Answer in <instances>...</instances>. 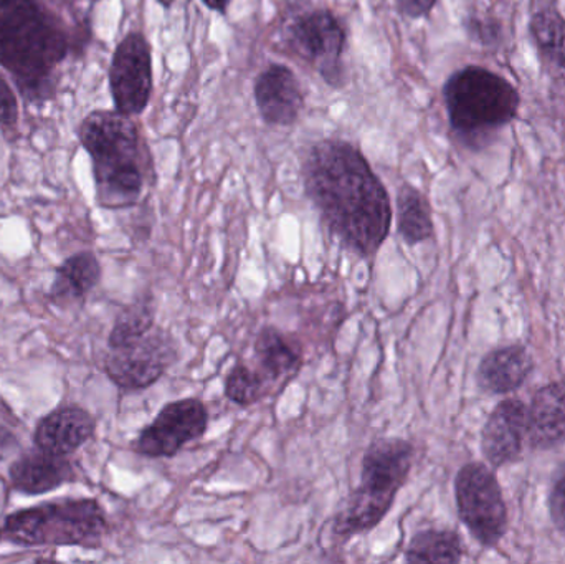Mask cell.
<instances>
[{
	"label": "cell",
	"mask_w": 565,
	"mask_h": 564,
	"mask_svg": "<svg viewBox=\"0 0 565 564\" xmlns=\"http://www.w3.org/2000/svg\"><path fill=\"white\" fill-rule=\"evenodd\" d=\"M302 185L329 234L355 257L372 258L391 234V198L364 152L341 138L309 148Z\"/></svg>",
	"instance_id": "6da1fadb"
},
{
	"label": "cell",
	"mask_w": 565,
	"mask_h": 564,
	"mask_svg": "<svg viewBox=\"0 0 565 564\" xmlns=\"http://www.w3.org/2000/svg\"><path fill=\"white\" fill-rule=\"evenodd\" d=\"M78 139L92 158L99 207H135L154 184L156 172L151 149L131 116L96 109L79 125Z\"/></svg>",
	"instance_id": "7a4b0ae2"
},
{
	"label": "cell",
	"mask_w": 565,
	"mask_h": 564,
	"mask_svg": "<svg viewBox=\"0 0 565 564\" xmlns=\"http://www.w3.org/2000/svg\"><path fill=\"white\" fill-rule=\"evenodd\" d=\"M70 53V33L35 0H19L0 13V65L29 103L55 95L53 72Z\"/></svg>",
	"instance_id": "3957f363"
},
{
	"label": "cell",
	"mask_w": 565,
	"mask_h": 564,
	"mask_svg": "<svg viewBox=\"0 0 565 564\" xmlns=\"http://www.w3.org/2000/svg\"><path fill=\"white\" fill-rule=\"evenodd\" d=\"M414 456V446L401 437H382L365 449L361 483L335 515V535L352 539L371 532L387 517L411 476Z\"/></svg>",
	"instance_id": "277c9868"
},
{
	"label": "cell",
	"mask_w": 565,
	"mask_h": 564,
	"mask_svg": "<svg viewBox=\"0 0 565 564\" xmlns=\"http://www.w3.org/2000/svg\"><path fill=\"white\" fill-rule=\"evenodd\" d=\"M7 542L33 546L99 549L109 532L108 517L96 499H62L26 507L3 520Z\"/></svg>",
	"instance_id": "5b68a950"
},
{
	"label": "cell",
	"mask_w": 565,
	"mask_h": 564,
	"mask_svg": "<svg viewBox=\"0 0 565 564\" xmlns=\"http://www.w3.org/2000/svg\"><path fill=\"white\" fill-rule=\"evenodd\" d=\"M444 99L451 129L470 145L510 125L521 103L520 93L507 78L483 66L455 72L445 83Z\"/></svg>",
	"instance_id": "8992f818"
},
{
	"label": "cell",
	"mask_w": 565,
	"mask_h": 564,
	"mask_svg": "<svg viewBox=\"0 0 565 564\" xmlns=\"http://www.w3.org/2000/svg\"><path fill=\"white\" fill-rule=\"evenodd\" d=\"M289 50L308 63L331 88L348 82L344 53L348 32L339 17L329 9H311L299 13L285 33Z\"/></svg>",
	"instance_id": "52a82bcc"
},
{
	"label": "cell",
	"mask_w": 565,
	"mask_h": 564,
	"mask_svg": "<svg viewBox=\"0 0 565 564\" xmlns=\"http://www.w3.org/2000/svg\"><path fill=\"white\" fill-rule=\"evenodd\" d=\"M458 515L473 539L497 546L508 529V509L497 476L484 464L461 467L455 479Z\"/></svg>",
	"instance_id": "ba28073f"
},
{
	"label": "cell",
	"mask_w": 565,
	"mask_h": 564,
	"mask_svg": "<svg viewBox=\"0 0 565 564\" xmlns=\"http://www.w3.org/2000/svg\"><path fill=\"white\" fill-rule=\"evenodd\" d=\"M178 360V341L171 331L154 327L145 337L109 350L103 373L118 390L136 393L158 383Z\"/></svg>",
	"instance_id": "9c48e42d"
},
{
	"label": "cell",
	"mask_w": 565,
	"mask_h": 564,
	"mask_svg": "<svg viewBox=\"0 0 565 564\" xmlns=\"http://www.w3.org/2000/svg\"><path fill=\"white\" fill-rule=\"evenodd\" d=\"M207 406L198 397L166 404L132 443V450L148 459H171L209 429Z\"/></svg>",
	"instance_id": "30bf717a"
},
{
	"label": "cell",
	"mask_w": 565,
	"mask_h": 564,
	"mask_svg": "<svg viewBox=\"0 0 565 564\" xmlns=\"http://www.w3.org/2000/svg\"><path fill=\"white\" fill-rule=\"evenodd\" d=\"M154 89L152 49L142 32H129L113 53L109 92L116 111L139 116L146 111Z\"/></svg>",
	"instance_id": "8fae6325"
},
{
	"label": "cell",
	"mask_w": 565,
	"mask_h": 564,
	"mask_svg": "<svg viewBox=\"0 0 565 564\" xmlns=\"http://www.w3.org/2000/svg\"><path fill=\"white\" fill-rule=\"evenodd\" d=\"M254 99L267 125H296L305 109V93L298 76L282 63H271L254 82Z\"/></svg>",
	"instance_id": "7c38bea8"
},
{
	"label": "cell",
	"mask_w": 565,
	"mask_h": 564,
	"mask_svg": "<svg viewBox=\"0 0 565 564\" xmlns=\"http://www.w3.org/2000/svg\"><path fill=\"white\" fill-rule=\"evenodd\" d=\"M96 419L85 407L60 404L40 417L33 429V446L55 456L70 457L95 437Z\"/></svg>",
	"instance_id": "4fadbf2b"
},
{
	"label": "cell",
	"mask_w": 565,
	"mask_h": 564,
	"mask_svg": "<svg viewBox=\"0 0 565 564\" xmlns=\"http://www.w3.org/2000/svg\"><path fill=\"white\" fill-rule=\"evenodd\" d=\"M10 487L26 497L45 496L78 480V470L68 457L45 450L20 453L9 466Z\"/></svg>",
	"instance_id": "5bb4252c"
},
{
	"label": "cell",
	"mask_w": 565,
	"mask_h": 564,
	"mask_svg": "<svg viewBox=\"0 0 565 564\" xmlns=\"http://www.w3.org/2000/svg\"><path fill=\"white\" fill-rule=\"evenodd\" d=\"M527 433V407L523 401L507 400L494 407L481 433V453L493 467L516 462Z\"/></svg>",
	"instance_id": "9a60e30c"
},
{
	"label": "cell",
	"mask_w": 565,
	"mask_h": 564,
	"mask_svg": "<svg viewBox=\"0 0 565 564\" xmlns=\"http://www.w3.org/2000/svg\"><path fill=\"white\" fill-rule=\"evenodd\" d=\"M102 275V264L95 252H76L56 267L46 300L62 310L78 307L98 287Z\"/></svg>",
	"instance_id": "2e32d148"
},
{
	"label": "cell",
	"mask_w": 565,
	"mask_h": 564,
	"mask_svg": "<svg viewBox=\"0 0 565 564\" xmlns=\"http://www.w3.org/2000/svg\"><path fill=\"white\" fill-rule=\"evenodd\" d=\"M565 437V380L547 384L527 407L526 440L533 449H551Z\"/></svg>",
	"instance_id": "e0dca14e"
},
{
	"label": "cell",
	"mask_w": 565,
	"mask_h": 564,
	"mask_svg": "<svg viewBox=\"0 0 565 564\" xmlns=\"http://www.w3.org/2000/svg\"><path fill=\"white\" fill-rule=\"evenodd\" d=\"M255 360L267 384L270 381L280 391L301 371L302 348L277 328L265 327L255 340Z\"/></svg>",
	"instance_id": "ac0fdd59"
},
{
	"label": "cell",
	"mask_w": 565,
	"mask_h": 564,
	"mask_svg": "<svg viewBox=\"0 0 565 564\" xmlns=\"http://www.w3.org/2000/svg\"><path fill=\"white\" fill-rule=\"evenodd\" d=\"M533 371V360L520 344L500 348L483 358L478 368V386L488 394H510L520 390Z\"/></svg>",
	"instance_id": "d6986e66"
},
{
	"label": "cell",
	"mask_w": 565,
	"mask_h": 564,
	"mask_svg": "<svg viewBox=\"0 0 565 564\" xmlns=\"http://www.w3.org/2000/svg\"><path fill=\"white\" fill-rule=\"evenodd\" d=\"M397 231L407 245L424 244L435 234L427 195L408 182L397 191Z\"/></svg>",
	"instance_id": "ffe728a7"
},
{
	"label": "cell",
	"mask_w": 565,
	"mask_h": 564,
	"mask_svg": "<svg viewBox=\"0 0 565 564\" xmlns=\"http://www.w3.org/2000/svg\"><path fill=\"white\" fill-rule=\"evenodd\" d=\"M460 536L451 530L428 529L417 533L405 550L407 563L457 564L463 560Z\"/></svg>",
	"instance_id": "44dd1931"
},
{
	"label": "cell",
	"mask_w": 565,
	"mask_h": 564,
	"mask_svg": "<svg viewBox=\"0 0 565 564\" xmlns=\"http://www.w3.org/2000/svg\"><path fill=\"white\" fill-rule=\"evenodd\" d=\"M156 327V301L151 294L136 297L118 315L108 337V350L125 347Z\"/></svg>",
	"instance_id": "7402d4cb"
},
{
	"label": "cell",
	"mask_w": 565,
	"mask_h": 564,
	"mask_svg": "<svg viewBox=\"0 0 565 564\" xmlns=\"http://www.w3.org/2000/svg\"><path fill=\"white\" fill-rule=\"evenodd\" d=\"M531 35L541 53L565 70V19L556 7H544L534 13Z\"/></svg>",
	"instance_id": "603a6c76"
},
{
	"label": "cell",
	"mask_w": 565,
	"mask_h": 564,
	"mask_svg": "<svg viewBox=\"0 0 565 564\" xmlns=\"http://www.w3.org/2000/svg\"><path fill=\"white\" fill-rule=\"evenodd\" d=\"M224 393L225 397L237 406L250 407L267 396L268 384L260 371L254 370L248 364L238 363L225 377Z\"/></svg>",
	"instance_id": "cb8c5ba5"
},
{
	"label": "cell",
	"mask_w": 565,
	"mask_h": 564,
	"mask_svg": "<svg viewBox=\"0 0 565 564\" xmlns=\"http://www.w3.org/2000/svg\"><path fill=\"white\" fill-rule=\"evenodd\" d=\"M467 32L470 33L475 42L484 46L498 45L501 42V23L491 15H470L468 17Z\"/></svg>",
	"instance_id": "d4e9b609"
},
{
	"label": "cell",
	"mask_w": 565,
	"mask_h": 564,
	"mask_svg": "<svg viewBox=\"0 0 565 564\" xmlns=\"http://www.w3.org/2000/svg\"><path fill=\"white\" fill-rule=\"evenodd\" d=\"M17 125H19V102L12 86L0 75V129L9 136L17 132Z\"/></svg>",
	"instance_id": "484cf974"
},
{
	"label": "cell",
	"mask_w": 565,
	"mask_h": 564,
	"mask_svg": "<svg viewBox=\"0 0 565 564\" xmlns=\"http://www.w3.org/2000/svg\"><path fill=\"white\" fill-rule=\"evenodd\" d=\"M550 512L554 526L565 536V464L554 476L550 493Z\"/></svg>",
	"instance_id": "4316f807"
},
{
	"label": "cell",
	"mask_w": 565,
	"mask_h": 564,
	"mask_svg": "<svg viewBox=\"0 0 565 564\" xmlns=\"http://www.w3.org/2000/svg\"><path fill=\"white\" fill-rule=\"evenodd\" d=\"M437 2L438 0H395V7L401 15L411 20H420L430 15Z\"/></svg>",
	"instance_id": "83f0119b"
},
{
	"label": "cell",
	"mask_w": 565,
	"mask_h": 564,
	"mask_svg": "<svg viewBox=\"0 0 565 564\" xmlns=\"http://www.w3.org/2000/svg\"><path fill=\"white\" fill-rule=\"evenodd\" d=\"M22 453V444L13 430L0 424V462L13 459Z\"/></svg>",
	"instance_id": "f1b7e54d"
},
{
	"label": "cell",
	"mask_w": 565,
	"mask_h": 564,
	"mask_svg": "<svg viewBox=\"0 0 565 564\" xmlns=\"http://www.w3.org/2000/svg\"><path fill=\"white\" fill-rule=\"evenodd\" d=\"M234 0H202L205 7L212 12L221 13V15H225L227 13L228 7L232 6Z\"/></svg>",
	"instance_id": "f546056e"
},
{
	"label": "cell",
	"mask_w": 565,
	"mask_h": 564,
	"mask_svg": "<svg viewBox=\"0 0 565 564\" xmlns=\"http://www.w3.org/2000/svg\"><path fill=\"white\" fill-rule=\"evenodd\" d=\"M19 0H0V9H7V7L13 6Z\"/></svg>",
	"instance_id": "4dcf8cb0"
},
{
	"label": "cell",
	"mask_w": 565,
	"mask_h": 564,
	"mask_svg": "<svg viewBox=\"0 0 565 564\" xmlns=\"http://www.w3.org/2000/svg\"><path fill=\"white\" fill-rule=\"evenodd\" d=\"M159 3H161L164 9H171L172 3L175 2V0H158Z\"/></svg>",
	"instance_id": "1f68e13d"
},
{
	"label": "cell",
	"mask_w": 565,
	"mask_h": 564,
	"mask_svg": "<svg viewBox=\"0 0 565 564\" xmlns=\"http://www.w3.org/2000/svg\"><path fill=\"white\" fill-rule=\"evenodd\" d=\"M3 532L2 529H0V542H2Z\"/></svg>",
	"instance_id": "d6a6232c"
}]
</instances>
